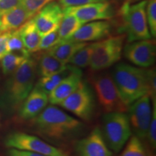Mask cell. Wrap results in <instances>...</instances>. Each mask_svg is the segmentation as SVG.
<instances>
[{
	"label": "cell",
	"mask_w": 156,
	"mask_h": 156,
	"mask_svg": "<svg viewBox=\"0 0 156 156\" xmlns=\"http://www.w3.org/2000/svg\"><path fill=\"white\" fill-rule=\"evenodd\" d=\"M37 73V62L30 56L25 58L6 83L0 98L1 106L9 113L18 111L34 88Z\"/></svg>",
	"instance_id": "obj_1"
},
{
	"label": "cell",
	"mask_w": 156,
	"mask_h": 156,
	"mask_svg": "<svg viewBox=\"0 0 156 156\" xmlns=\"http://www.w3.org/2000/svg\"><path fill=\"white\" fill-rule=\"evenodd\" d=\"M33 126L42 137L61 140L77 134L83 124L81 121L51 104L33 119Z\"/></svg>",
	"instance_id": "obj_2"
},
{
	"label": "cell",
	"mask_w": 156,
	"mask_h": 156,
	"mask_svg": "<svg viewBox=\"0 0 156 156\" xmlns=\"http://www.w3.org/2000/svg\"><path fill=\"white\" fill-rule=\"evenodd\" d=\"M111 75L123 103L127 107L140 98L151 93L149 69L120 63Z\"/></svg>",
	"instance_id": "obj_3"
},
{
	"label": "cell",
	"mask_w": 156,
	"mask_h": 156,
	"mask_svg": "<svg viewBox=\"0 0 156 156\" xmlns=\"http://www.w3.org/2000/svg\"><path fill=\"white\" fill-rule=\"evenodd\" d=\"M146 0L135 4L126 0L119 10L121 32L125 33L128 43L151 38L146 17Z\"/></svg>",
	"instance_id": "obj_4"
},
{
	"label": "cell",
	"mask_w": 156,
	"mask_h": 156,
	"mask_svg": "<svg viewBox=\"0 0 156 156\" xmlns=\"http://www.w3.org/2000/svg\"><path fill=\"white\" fill-rule=\"evenodd\" d=\"M101 131L109 149L116 153L120 152L132 136L127 114L125 112L106 113Z\"/></svg>",
	"instance_id": "obj_5"
},
{
	"label": "cell",
	"mask_w": 156,
	"mask_h": 156,
	"mask_svg": "<svg viewBox=\"0 0 156 156\" xmlns=\"http://www.w3.org/2000/svg\"><path fill=\"white\" fill-rule=\"evenodd\" d=\"M90 84L98 101L105 113L127 111L128 107L123 103L110 73H101L92 75Z\"/></svg>",
	"instance_id": "obj_6"
},
{
	"label": "cell",
	"mask_w": 156,
	"mask_h": 156,
	"mask_svg": "<svg viewBox=\"0 0 156 156\" xmlns=\"http://www.w3.org/2000/svg\"><path fill=\"white\" fill-rule=\"evenodd\" d=\"M126 36H108L94 43L89 66L93 71H102L117 63L122 58Z\"/></svg>",
	"instance_id": "obj_7"
},
{
	"label": "cell",
	"mask_w": 156,
	"mask_h": 156,
	"mask_svg": "<svg viewBox=\"0 0 156 156\" xmlns=\"http://www.w3.org/2000/svg\"><path fill=\"white\" fill-rule=\"evenodd\" d=\"M58 106L82 120L90 121L94 112V93L89 84L82 80L79 87Z\"/></svg>",
	"instance_id": "obj_8"
},
{
	"label": "cell",
	"mask_w": 156,
	"mask_h": 156,
	"mask_svg": "<svg viewBox=\"0 0 156 156\" xmlns=\"http://www.w3.org/2000/svg\"><path fill=\"white\" fill-rule=\"evenodd\" d=\"M4 142L6 147L9 148L34 152L47 156H68L63 150L50 145L38 136L22 132L9 134Z\"/></svg>",
	"instance_id": "obj_9"
},
{
	"label": "cell",
	"mask_w": 156,
	"mask_h": 156,
	"mask_svg": "<svg viewBox=\"0 0 156 156\" xmlns=\"http://www.w3.org/2000/svg\"><path fill=\"white\" fill-rule=\"evenodd\" d=\"M153 106L151 98L146 94L128 106L127 114L130 126L134 135L140 140H145L151 120Z\"/></svg>",
	"instance_id": "obj_10"
},
{
	"label": "cell",
	"mask_w": 156,
	"mask_h": 156,
	"mask_svg": "<svg viewBox=\"0 0 156 156\" xmlns=\"http://www.w3.org/2000/svg\"><path fill=\"white\" fill-rule=\"evenodd\" d=\"M63 12L64 14L74 15L83 24L93 21L108 20L115 15L114 7L108 2L66 7L63 8Z\"/></svg>",
	"instance_id": "obj_11"
},
{
	"label": "cell",
	"mask_w": 156,
	"mask_h": 156,
	"mask_svg": "<svg viewBox=\"0 0 156 156\" xmlns=\"http://www.w3.org/2000/svg\"><path fill=\"white\" fill-rule=\"evenodd\" d=\"M123 54L126 59L136 67H150L155 62V42L151 39H147L128 43L124 46Z\"/></svg>",
	"instance_id": "obj_12"
},
{
	"label": "cell",
	"mask_w": 156,
	"mask_h": 156,
	"mask_svg": "<svg viewBox=\"0 0 156 156\" xmlns=\"http://www.w3.org/2000/svg\"><path fill=\"white\" fill-rule=\"evenodd\" d=\"M64 16L63 8L59 3L51 2L33 17L41 36L58 29Z\"/></svg>",
	"instance_id": "obj_13"
},
{
	"label": "cell",
	"mask_w": 156,
	"mask_h": 156,
	"mask_svg": "<svg viewBox=\"0 0 156 156\" xmlns=\"http://www.w3.org/2000/svg\"><path fill=\"white\" fill-rule=\"evenodd\" d=\"M75 152L77 156H112L98 127L77 142Z\"/></svg>",
	"instance_id": "obj_14"
},
{
	"label": "cell",
	"mask_w": 156,
	"mask_h": 156,
	"mask_svg": "<svg viewBox=\"0 0 156 156\" xmlns=\"http://www.w3.org/2000/svg\"><path fill=\"white\" fill-rule=\"evenodd\" d=\"M112 30V24L107 20L93 21L83 24L67 41L83 43L100 41L108 37Z\"/></svg>",
	"instance_id": "obj_15"
},
{
	"label": "cell",
	"mask_w": 156,
	"mask_h": 156,
	"mask_svg": "<svg viewBox=\"0 0 156 156\" xmlns=\"http://www.w3.org/2000/svg\"><path fill=\"white\" fill-rule=\"evenodd\" d=\"M48 95L35 85L19 108V116L23 120H31L47 106Z\"/></svg>",
	"instance_id": "obj_16"
},
{
	"label": "cell",
	"mask_w": 156,
	"mask_h": 156,
	"mask_svg": "<svg viewBox=\"0 0 156 156\" xmlns=\"http://www.w3.org/2000/svg\"><path fill=\"white\" fill-rule=\"evenodd\" d=\"M82 80L83 73L80 68L75 67L73 71L48 95V102L55 106L60 104L79 87Z\"/></svg>",
	"instance_id": "obj_17"
},
{
	"label": "cell",
	"mask_w": 156,
	"mask_h": 156,
	"mask_svg": "<svg viewBox=\"0 0 156 156\" xmlns=\"http://www.w3.org/2000/svg\"><path fill=\"white\" fill-rule=\"evenodd\" d=\"M31 19L22 5L7 11L2 15V23L0 31L2 33L17 30Z\"/></svg>",
	"instance_id": "obj_18"
},
{
	"label": "cell",
	"mask_w": 156,
	"mask_h": 156,
	"mask_svg": "<svg viewBox=\"0 0 156 156\" xmlns=\"http://www.w3.org/2000/svg\"><path fill=\"white\" fill-rule=\"evenodd\" d=\"M18 30L23 44L29 53L38 51L41 36L37 30L33 17L28 20Z\"/></svg>",
	"instance_id": "obj_19"
},
{
	"label": "cell",
	"mask_w": 156,
	"mask_h": 156,
	"mask_svg": "<svg viewBox=\"0 0 156 156\" xmlns=\"http://www.w3.org/2000/svg\"><path fill=\"white\" fill-rule=\"evenodd\" d=\"M87 44V43L76 42L73 41H64L57 43L49 49L46 50V51L61 62L68 64L70 58L75 52Z\"/></svg>",
	"instance_id": "obj_20"
},
{
	"label": "cell",
	"mask_w": 156,
	"mask_h": 156,
	"mask_svg": "<svg viewBox=\"0 0 156 156\" xmlns=\"http://www.w3.org/2000/svg\"><path fill=\"white\" fill-rule=\"evenodd\" d=\"M67 65L68 64L57 59L46 51L39 60L38 71L41 77H47L63 71L67 68Z\"/></svg>",
	"instance_id": "obj_21"
},
{
	"label": "cell",
	"mask_w": 156,
	"mask_h": 156,
	"mask_svg": "<svg viewBox=\"0 0 156 156\" xmlns=\"http://www.w3.org/2000/svg\"><path fill=\"white\" fill-rule=\"evenodd\" d=\"M75 68V66L68 64L67 68L60 73L47 77H41L36 85L48 95L64 78L67 77L73 71Z\"/></svg>",
	"instance_id": "obj_22"
},
{
	"label": "cell",
	"mask_w": 156,
	"mask_h": 156,
	"mask_svg": "<svg viewBox=\"0 0 156 156\" xmlns=\"http://www.w3.org/2000/svg\"><path fill=\"white\" fill-rule=\"evenodd\" d=\"M83 24L73 15L64 14L58 28L59 41H67Z\"/></svg>",
	"instance_id": "obj_23"
},
{
	"label": "cell",
	"mask_w": 156,
	"mask_h": 156,
	"mask_svg": "<svg viewBox=\"0 0 156 156\" xmlns=\"http://www.w3.org/2000/svg\"><path fill=\"white\" fill-rule=\"evenodd\" d=\"M26 58L28 57L22 55V54L13 53V52H7L0 59L1 60L0 67L2 68V72L5 75H11L20 67V65L23 63V62Z\"/></svg>",
	"instance_id": "obj_24"
},
{
	"label": "cell",
	"mask_w": 156,
	"mask_h": 156,
	"mask_svg": "<svg viewBox=\"0 0 156 156\" xmlns=\"http://www.w3.org/2000/svg\"><path fill=\"white\" fill-rule=\"evenodd\" d=\"M94 43L87 44L75 52V54L70 58L68 64L77 67L80 69L88 67L90 62Z\"/></svg>",
	"instance_id": "obj_25"
},
{
	"label": "cell",
	"mask_w": 156,
	"mask_h": 156,
	"mask_svg": "<svg viewBox=\"0 0 156 156\" xmlns=\"http://www.w3.org/2000/svg\"><path fill=\"white\" fill-rule=\"evenodd\" d=\"M7 51L22 54L26 57L30 56V53L25 48L18 29L11 31L7 41Z\"/></svg>",
	"instance_id": "obj_26"
},
{
	"label": "cell",
	"mask_w": 156,
	"mask_h": 156,
	"mask_svg": "<svg viewBox=\"0 0 156 156\" xmlns=\"http://www.w3.org/2000/svg\"><path fill=\"white\" fill-rule=\"evenodd\" d=\"M120 156H147L141 140L135 135L131 136Z\"/></svg>",
	"instance_id": "obj_27"
},
{
	"label": "cell",
	"mask_w": 156,
	"mask_h": 156,
	"mask_svg": "<svg viewBox=\"0 0 156 156\" xmlns=\"http://www.w3.org/2000/svg\"><path fill=\"white\" fill-rule=\"evenodd\" d=\"M148 28L151 36H156V0H148L145 7Z\"/></svg>",
	"instance_id": "obj_28"
},
{
	"label": "cell",
	"mask_w": 156,
	"mask_h": 156,
	"mask_svg": "<svg viewBox=\"0 0 156 156\" xmlns=\"http://www.w3.org/2000/svg\"><path fill=\"white\" fill-rule=\"evenodd\" d=\"M153 102V111H152L151 120L150 122L149 128L147 134L146 139L147 140L148 143L153 149L156 147V98H151Z\"/></svg>",
	"instance_id": "obj_29"
},
{
	"label": "cell",
	"mask_w": 156,
	"mask_h": 156,
	"mask_svg": "<svg viewBox=\"0 0 156 156\" xmlns=\"http://www.w3.org/2000/svg\"><path fill=\"white\" fill-rule=\"evenodd\" d=\"M52 1L53 0H22L21 5L24 7L32 18L45 5Z\"/></svg>",
	"instance_id": "obj_30"
},
{
	"label": "cell",
	"mask_w": 156,
	"mask_h": 156,
	"mask_svg": "<svg viewBox=\"0 0 156 156\" xmlns=\"http://www.w3.org/2000/svg\"><path fill=\"white\" fill-rule=\"evenodd\" d=\"M59 41L58 29L44 35L41 37L38 46V51H46L56 45Z\"/></svg>",
	"instance_id": "obj_31"
},
{
	"label": "cell",
	"mask_w": 156,
	"mask_h": 156,
	"mask_svg": "<svg viewBox=\"0 0 156 156\" xmlns=\"http://www.w3.org/2000/svg\"><path fill=\"white\" fill-rule=\"evenodd\" d=\"M108 0H59L58 3L62 6V8H66L69 7H77V6L85 5L87 4L105 2Z\"/></svg>",
	"instance_id": "obj_32"
},
{
	"label": "cell",
	"mask_w": 156,
	"mask_h": 156,
	"mask_svg": "<svg viewBox=\"0 0 156 156\" xmlns=\"http://www.w3.org/2000/svg\"><path fill=\"white\" fill-rule=\"evenodd\" d=\"M22 0H0V13L2 15L21 5Z\"/></svg>",
	"instance_id": "obj_33"
},
{
	"label": "cell",
	"mask_w": 156,
	"mask_h": 156,
	"mask_svg": "<svg viewBox=\"0 0 156 156\" xmlns=\"http://www.w3.org/2000/svg\"><path fill=\"white\" fill-rule=\"evenodd\" d=\"M11 31L4 32L0 34V59L7 53V41Z\"/></svg>",
	"instance_id": "obj_34"
},
{
	"label": "cell",
	"mask_w": 156,
	"mask_h": 156,
	"mask_svg": "<svg viewBox=\"0 0 156 156\" xmlns=\"http://www.w3.org/2000/svg\"><path fill=\"white\" fill-rule=\"evenodd\" d=\"M9 156H47L39 154L34 152L21 151V150L15 149V148H11L8 151Z\"/></svg>",
	"instance_id": "obj_35"
},
{
	"label": "cell",
	"mask_w": 156,
	"mask_h": 156,
	"mask_svg": "<svg viewBox=\"0 0 156 156\" xmlns=\"http://www.w3.org/2000/svg\"><path fill=\"white\" fill-rule=\"evenodd\" d=\"M1 23H2V14L0 13V27H1Z\"/></svg>",
	"instance_id": "obj_36"
},
{
	"label": "cell",
	"mask_w": 156,
	"mask_h": 156,
	"mask_svg": "<svg viewBox=\"0 0 156 156\" xmlns=\"http://www.w3.org/2000/svg\"><path fill=\"white\" fill-rule=\"evenodd\" d=\"M127 1H129V2H134V1H139V0H127Z\"/></svg>",
	"instance_id": "obj_37"
},
{
	"label": "cell",
	"mask_w": 156,
	"mask_h": 156,
	"mask_svg": "<svg viewBox=\"0 0 156 156\" xmlns=\"http://www.w3.org/2000/svg\"><path fill=\"white\" fill-rule=\"evenodd\" d=\"M2 34V32H1V31H0V34Z\"/></svg>",
	"instance_id": "obj_38"
},
{
	"label": "cell",
	"mask_w": 156,
	"mask_h": 156,
	"mask_svg": "<svg viewBox=\"0 0 156 156\" xmlns=\"http://www.w3.org/2000/svg\"><path fill=\"white\" fill-rule=\"evenodd\" d=\"M0 118H1V115H0Z\"/></svg>",
	"instance_id": "obj_39"
}]
</instances>
